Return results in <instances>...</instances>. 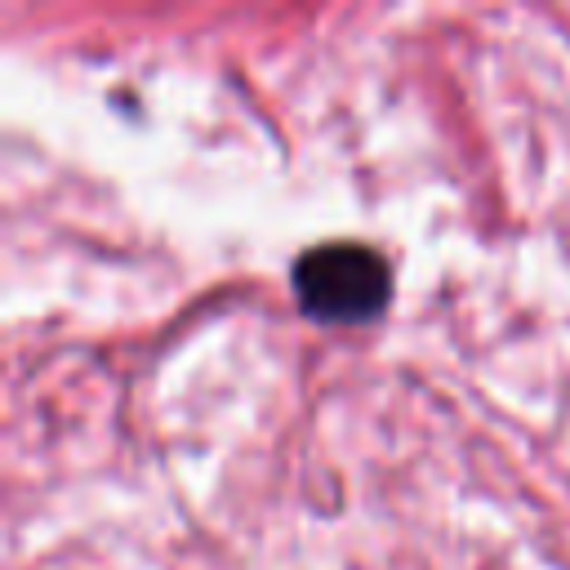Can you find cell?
Segmentation results:
<instances>
[{
	"label": "cell",
	"instance_id": "obj_1",
	"mask_svg": "<svg viewBox=\"0 0 570 570\" xmlns=\"http://www.w3.org/2000/svg\"><path fill=\"white\" fill-rule=\"evenodd\" d=\"M387 289H392V276L383 254L361 240H325L303 249L294 263V294L303 312L330 325L379 316L387 303Z\"/></svg>",
	"mask_w": 570,
	"mask_h": 570
}]
</instances>
